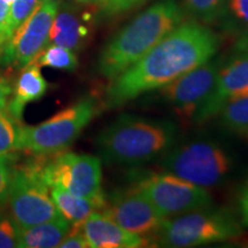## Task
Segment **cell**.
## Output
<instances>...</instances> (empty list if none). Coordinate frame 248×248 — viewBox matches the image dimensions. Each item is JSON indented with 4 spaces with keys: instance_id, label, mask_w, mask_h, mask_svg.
Returning a JSON list of instances; mask_svg holds the SVG:
<instances>
[{
    "instance_id": "obj_1",
    "label": "cell",
    "mask_w": 248,
    "mask_h": 248,
    "mask_svg": "<svg viewBox=\"0 0 248 248\" xmlns=\"http://www.w3.org/2000/svg\"><path fill=\"white\" fill-rule=\"evenodd\" d=\"M219 47V38L204 24H178L144 57L110 79L106 91L108 108H116L159 90L209 61Z\"/></svg>"
},
{
    "instance_id": "obj_2",
    "label": "cell",
    "mask_w": 248,
    "mask_h": 248,
    "mask_svg": "<svg viewBox=\"0 0 248 248\" xmlns=\"http://www.w3.org/2000/svg\"><path fill=\"white\" fill-rule=\"evenodd\" d=\"M176 137L172 122L123 114L99 132L95 147L105 163L141 166L166 154Z\"/></svg>"
},
{
    "instance_id": "obj_3",
    "label": "cell",
    "mask_w": 248,
    "mask_h": 248,
    "mask_svg": "<svg viewBox=\"0 0 248 248\" xmlns=\"http://www.w3.org/2000/svg\"><path fill=\"white\" fill-rule=\"evenodd\" d=\"M184 11L177 0H160L138 14L102 48L98 70L108 79L120 75L144 57L182 23Z\"/></svg>"
},
{
    "instance_id": "obj_4",
    "label": "cell",
    "mask_w": 248,
    "mask_h": 248,
    "mask_svg": "<svg viewBox=\"0 0 248 248\" xmlns=\"http://www.w3.org/2000/svg\"><path fill=\"white\" fill-rule=\"evenodd\" d=\"M241 233L240 223L231 213L209 206L166 218L154 243L161 247H195L234 240Z\"/></svg>"
},
{
    "instance_id": "obj_5",
    "label": "cell",
    "mask_w": 248,
    "mask_h": 248,
    "mask_svg": "<svg viewBox=\"0 0 248 248\" xmlns=\"http://www.w3.org/2000/svg\"><path fill=\"white\" fill-rule=\"evenodd\" d=\"M94 99L83 98L37 125H22L17 151L49 156L67 151L94 117Z\"/></svg>"
},
{
    "instance_id": "obj_6",
    "label": "cell",
    "mask_w": 248,
    "mask_h": 248,
    "mask_svg": "<svg viewBox=\"0 0 248 248\" xmlns=\"http://www.w3.org/2000/svg\"><path fill=\"white\" fill-rule=\"evenodd\" d=\"M161 166L172 175L207 188L223 183L231 171L232 159L217 142L197 139L170 148Z\"/></svg>"
},
{
    "instance_id": "obj_7",
    "label": "cell",
    "mask_w": 248,
    "mask_h": 248,
    "mask_svg": "<svg viewBox=\"0 0 248 248\" xmlns=\"http://www.w3.org/2000/svg\"><path fill=\"white\" fill-rule=\"evenodd\" d=\"M36 156L35 160L12 168L7 200L11 215L21 228L62 217L40 173L43 155Z\"/></svg>"
},
{
    "instance_id": "obj_8",
    "label": "cell",
    "mask_w": 248,
    "mask_h": 248,
    "mask_svg": "<svg viewBox=\"0 0 248 248\" xmlns=\"http://www.w3.org/2000/svg\"><path fill=\"white\" fill-rule=\"evenodd\" d=\"M133 187L144 195L155 209L167 217L212 206V195L204 187L170 172H145L133 178Z\"/></svg>"
},
{
    "instance_id": "obj_9",
    "label": "cell",
    "mask_w": 248,
    "mask_h": 248,
    "mask_svg": "<svg viewBox=\"0 0 248 248\" xmlns=\"http://www.w3.org/2000/svg\"><path fill=\"white\" fill-rule=\"evenodd\" d=\"M40 173L49 188L60 187L88 199H106L101 187L100 157L70 152L43 156Z\"/></svg>"
},
{
    "instance_id": "obj_10",
    "label": "cell",
    "mask_w": 248,
    "mask_h": 248,
    "mask_svg": "<svg viewBox=\"0 0 248 248\" xmlns=\"http://www.w3.org/2000/svg\"><path fill=\"white\" fill-rule=\"evenodd\" d=\"M60 6L51 1H40L33 13L18 27L6 43L0 62L6 66L23 68L33 62L49 44V32Z\"/></svg>"
},
{
    "instance_id": "obj_11",
    "label": "cell",
    "mask_w": 248,
    "mask_h": 248,
    "mask_svg": "<svg viewBox=\"0 0 248 248\" xmlns=\"http://www.w3.org/2000/svg\"><path fill=\"white\" fill-rule=\"evenodd\" d=\"M222 62V59L214 60L212 58L206 63L194 68L160 89L162 98L184 124L194 121L198 109L215 84Z\"/></svg>"
},
{
    "instance_id": "obj_12",
    "label": "cell",
    "mask_w": 248,
    "mask_h": 248,
    "mask_svg": "<svg viewBox=\"0 0 248 248\" xmlns=\"http://www.w3.org/2000/svg\"><path fill=\"white\" fill-rule=\"evenodd\" d=\"M106 214L124 230L154 243L164 223V217L135 187L114 192L106 198Z\"/></svg>"
},
{
    "instance_id": "obj_13",
    "label": "cell",
    "mask_w": 248,
    "mask_h": 248,
    "mask_svg": "<svg viewBox=\"0 0 248 248\" xmlns=\"http://www.w3.org/2000/svg\"><path fill=\"white\" fill-rule=\"evenodd\" d=\"M248 94V52L234 51L228 60H223L215 84L204 99L194 123H202L216 116L219 110L235 98Z\"/></svg>"
},
{
    "instance_id": "obj_14",
    "label": "cell",
    "mask_w": 248,
    "mask_h": 248,
    "mask_svg": "<svg viewBox=\"0 0 248 248\" xmlns=\"http://www.w3.org/2000/svg\"><path fill=\"white\" fill-rule=\"evenodd\" d=\"M78 226L92 248H139L151 244L140 235L124 230L105 213L94 212Z\"/></svg>"
},
{
    "instance_id": "obj_15",
    "label": "cell",
    "mask_w": 248,
    "mask_h": 248,
    "mask_svg": "<svg viewBox=\"0 0 248 248\" xmlns=\"http://www.w3.org/2000/svg\"><path fill=\"white\" fill-rule=\"evenodd\" d=\"M61 5L52 23L49 43L79 51L88 39L89 29L73 6Z\"/></svg>"
},
{
    "instance_id": "obj_16",
    "label": "cell",
    "mask_w": 248,
    "mask_h": 248,
    "mask_svg": "<svg viewBox=\"0 0 248 248\" xmlns=\"http://www.w3.org/2000/svg\"><path fill=\"white\" fill-rule=\"evenodd\" d=\"M39 66L36 63H29L22 68L16 83L13 86L12 99L8 102V110L11 111L17 120L22 119L24 108L29 102L39 100L44 97L47 91L48 84Z\"/></svg>"
},
{
    "instance_id": "obj_17",
    "label": "cell",
    "mask_w": 248,
    "mask_h": 248,
    "mask_svg": "<svg viewBox=\"0 0 248 248\" xmlns=\"http://www.w3.org/2000/svg\"><path fill=\"white\" fill-rule=\"evenodd\" d=\"M71 225L64 217L39 224L21 228L18 247L20 248H53L59 247L69 233Z\"/></svg>"
},
{
    "instance_id": "obj_18",
    "label": "cell",
    "mask_w": 248,
    "mask_h": 248,
    "mask_svg": "<svg viewBox=\"0 0 248 248\" xmlns=\"http://www.w3.org/2000/svg\"><path fill=\"white\" fill-rule=\"evenodd\" d=\"M49 193L61 216L64 217L71 225H79L91 214L104 210L106 206V199L93 200L77 197L60 187H51Z\"/></svg>"
},
{
    "instance_id": "obj_19",
    "label": "cell",
    "mask_w": 248,
    "mask_h": 248,
    "mask_svg": "<svg viewBox=\"0 0 248 248\" xmlns=\"http://www.w3.org/2000/svg\"><path fill=\"white\" fill-rule=\"evenodd\" d=\"M223 129L239 135L248 133V94L229 101L217 114Z\"/></svg>"
},
{
    "instance_id": "obj_20",
    "label": "cell",
    "mask_w": 248,
    "mask_h": 248,
    "mask_svg": "<svg viewBox=\"0 0 248 248\" xmlns=\"http://www.w3.org/2000/svg\"><path fill=\"white\" fill-rule=\"evenodd\" d=\"M31 63L52 69L74 71L78 66V60L74 51L63 46L52 44L46 46Z\"/></svg>"
},
{
    "instance_id": "obj_21",
    "label": "cell",
    "mask_w": 248,
    "mask_h": 248,
    "mask_svg": "<svg viewBox=\"0 0 248 248\" xmlns=\"http://www.w3.org/2000/svg\"><path fill=\"white\" fill-rule=\"evenodd\" d=\"M22 124L7 106L0 108V155H12L17 151L18 136Z\"/></svg>"
},
{
    "instance_id": "obj_22",
    "label": "cell",
    "mask_w": 248,
    "mask_h": 248,
    "mask_svg": "<svg viewBox=\"0 0 248 248\" xmlns=\"http://www.w3.org/2000/svg\"><path fill=\"white\" fill-rule=\"evenodd\" d=\"M229 0H183L185 12L203 23L215 22L224 13Z\"/></svg>"
},
{
    "instance_id": "obj_23",
    "label": "cell",
    "mask_w": 248,
    "mask_h": 248,
    "mask_svg": "<svg viewBox=\"0 0 248 248\" xmlns=\"http://www.w3.org/2000/svg\"><path fill=\"white\" fill-rule=\"evenodd\" d=\"M40 0H14L11 6V13H9V35H14V32L18 29L31 14L33 13L37 6L39 5Z\"/></svg>"
},
{
    "instance_id": "obj_24",
    "label": "cell",
    "mask_w": 248,
    "mask_h": 248,
    "mask_svg": "<svg viewBox=\"0 0 248 248\" xmlns=\"http://www.w3.org/2000/svg\"><path fill=\"white\" fill-rule=\"evenodd\" d=\"M21 226L11 214L0 212V248L18 247Z\"/></svg>"
},
{
    "instance_id": "obj_25",
    "label": "cell",
    "mask_w": 248,
    "mask_h": 248,
    "mask_svg": "<svg viewBox=\"0 0 248 248\" xmlns=\"http://www.w3.org/2000/svg\"><path fill=\"white\" fill-rule=\"evenodd\" d=\"M145 1L146 0H105L98 7V15L101 18L119 16Z\"/></svg>"
},
{
    "instance_id": "obj_26",
    "label": "cell",
    "mask_w": 248,
    "mask_h": 248,
    "mask_svg": "<svg viewBox=\"0 0 248 248\" xmlns=\"http://www.w3.org/2000/svg\"><path fill=\"white\" fill-rule=\"evenodd\" d=\"M12 177V155H0V207L8 199Z\"/></svg>"
},
{
    "instance_id": "obj_27",
    "label": "cell",
    "mask_w": 248,
    "mask_h": 248,
    "mask_svg": "<svg viewBox=\"0 0 248 248\" xmlns=\"http://www.w3.org/2000/svg\"><path fill=\"white\" fill-rule=\"evenodd\" d=\"M60 248H86L89 247L88 241H86L84 234L82 233L78 225L71 226V230L69 231L64 239L59 245Z\"/></svg>"
},
{
    "instance_id": "obj_28",
    "label": "cell",
    "mask_w": 248,
    "mask_h": 248,
    "mask_svg": "<svg viewBox=\"0 0 248 248\" xmlns=\"http://www.w3.org/2000/svg\"><path fill=\"white\" fill-rule=\"evenodd\" d=\"M9 13H11V6L6 4L4 0H0V49H2L6 43L11 39L8 29Z\"/></svg>"
},
{
    "instance_id": "obj_29",
    "label": "cell",
    "mask_w": 248,
    "mask_h": 248,
    "mask_svg": "<svg viewBox=\"0 0 248 248\" xmlns=\"http://www.w3.org/2000/svg\"><path fill=\"white\" fill-rule=\"evenodd\" d=\"M229 7L235 17L248 23V0H229Z\"/></svg>"
},
{
    "instance_id": "obj_30",
    "label": "cell",
    "mask_w": 248,
    "mask_h": 248,
    "mask_svg": "<svg viewBox=\"0 0 248 248\" xmlns=\"http://www.w3.org/2000/svg\"><path fill=\"white\" fill-rule=\"evenodd\" d=\"M12 91H13V86H12L11 82L7 77H5L0 73V108H4L7 105Z\"/></svg>"
},
{
    "instance_id": "obj_31",
    "label": "cell",
    "mask_w": 248,
    "mask_h": 248,
    "mask_svg": "<svg viewBox=\"0 0 248 248\" xmlns=\"http://www.w3.org/2000/svg\"><path fill=\"white\" fill-rule=\"evenodd\" d=\"M239 207L244 224L248 226V182L243 187V190H241L239 198Z\"/></svg>"
},
{
    "instance_id": "obj_32",
    "label": "cell",
    "mask_w": 248,
    "mask_h": 248,
    "mask_svg": "<svg viewBox=\"0 0 248 248\" xmlns=\"http://www.w3.org/2000/svg\"><path fill=\"white\" fill-rule=\"evenodd\" d=\"M234 51L248 52V26L246 27L234 45Z\"/></svg>"
},
{
    "instance_id": "obj_33",
    "label": "cell",
    "mask_w": 248,
    "mask_h": 248,
    "mask_svg": "<svg viewBox=\"0 0 248 248\" xmlns=\"http://www.w3.org/2000/svg\"><path fill=\"white\" fill-rule=\"evenodd\" d=\"M76 4L83 5V6H95V7H99L105 0H74Z\"/></svg>"
},
{
    "instance_id": "obj_34",
    "label": "cell",
    "mask_w": 248,
    "mask_h": 248,
    "mask_svg": "<svg viewBox=\"0 0 248 248\" xmlns=\"http://www.w3.org/2000/svg\"><path fill=\"white\" fill-rule=\"evenodd\" d=\"M40 1H51V2H54V4L59 5V6H61V4H63L64 0H40Z\"/></svg>"
},
{
    "instance_id": "obj_35",
    "label": "cell",
    "mask_w": 248,
    "mask_h": 248,
    "mask_svg": "<svg viewBox=\"0 0 248 248\" xmlns=\"http://www.w3.org/2000/svg\"><path fill=\"white\" fill-rule=\"evenodd\" d=\"M4 1H5L7 5L12 6V4H13V2H14V0H4Z\"/></svg>"
},
{
    "instance_id": "obj_36",
    "label": "cell",
    "mask_w": 248,
    "mask_h": 248,
    "mask_svg": "<svg viewBox=\"0 0 248 248\" xmlns=\"http://www.w3.org/2000/svg\"><path fill=\"white\" fill-rule=\"evenodd\" d=\"M247 243H248V239H247Z\"/></svg>"
}]
</instances>
